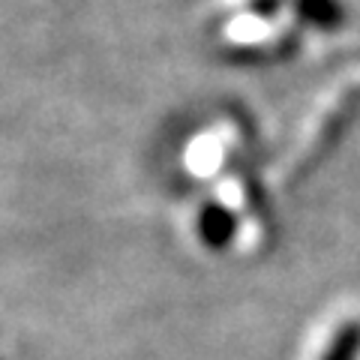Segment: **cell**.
I'll return each instance as SVG.
<instances>
[{
    "label": "cell",
    "mask_w": 360,
    "mask_h": 360,
    "mask_svg": "<svg viewBox=\"0 0 360 360\" xmlns=\"http://www.w3.org/2000/svg\"><path fill=\"white\" fill-rule=\"evenodd\" d=\"M195 231L201 243L207 246L213 252H222L229 250L234 243V234H238V219H234V213L219 205V201H207V205H201L198 210V222H195Z\"/></svg>",
    "instance_id": "1"
},
{
    "label": "cell",
    "mask_w": 360,
    "mask_h": 360,
    "mask_svg": "<svg viewBox=\"0 0 360 360\" xmlns=\"http://www.w3.org/2000/svg\"><path fill=\"white\" fill-rule=\"evenodd\" d=\"M297 15L319 30H336L342 25V9L336 0H291Z\"/></svg>",
    "instance_id": "2"
},
{
    "label": "cell",
    "mask_w": 360,
    "mask_h": 360,
    "mask_svg": "<svg viewBox=\"0 0 360 360\" xmlns=\"http://www.w3.org/2000/svg\"><path fill=\"white\" fill-rule=\"evenodd\" d=\"M357 357H360V321H345L333 330V340L324 348L321 360H357Z\"/></svg>",
    "instance_id": "3"
},
{
    "label": "cell",
    "mask_w": 360,
    "mask_h": 360,
    "mask_svg": "<svg viewBox=\"0 0 360 360\" xmlns=\"http://www.w3.org/2000/svg\"><path fill=\"white\" fill-rule=\"evenodd\" d=\"M279 6H283V0H252V4H250V9L255 15H267V18L276 15Z\"/></svg>",
    "instance_id": "4"
}]
</instances>
